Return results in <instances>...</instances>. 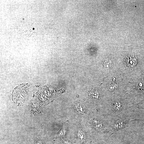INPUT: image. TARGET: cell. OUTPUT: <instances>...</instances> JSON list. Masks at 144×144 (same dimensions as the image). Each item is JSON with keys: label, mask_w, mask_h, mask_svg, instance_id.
Listing matches in <instances>:
<instances>
[{"label": "cell", "mask_w": 144, "mask_h": 144, "mask_svg": "<svg viewBox=\"0 0 144 144\" xmlns=\"http://www.w3.org/2000/svg\"><path fill=\"white\" fill-rule=\"evenodd\" d=\"M104 144L103 143H101V144Z\"/></svg>", "instance_id": "12"}, {"label": "cell", "mask_w": 144, "mask_h": 144, "mask_svg": "<svg viewBox=\"0 0 144 144\" xmlns=\"http://www.w3.org/2000/svg\"><path fill=\"white\" fill-rule=\"evenodd\" d=\"M125 124V121H120L113 124L112 127L115 130H118L124 128Z\"/></svg>", "instance_id": "5"}, {"label": "cell", "mask_w": 144, "mask_h": 144, "mask_svg": "<svg viewBox=\"0 0 144 144\" xmlns=\"http://www.w3.org/2000/svg\"><path fill=\"white\" fill-rule=\"evenodd\" d=\"M137 60L133 57L130 56L125 58L124 61V65L129 68H131L134 66L136 65Z\"/></svg>", "instance_id": "2"}, {"label": "cell", "mask_w": 144, "mask_h": 144, "mask_svg": "<svg viewBox=\"0 0 144 144\" xmlns=\"http://www.w3.org/2000/svg\"><path fill=\"white\" fill-rule=\"evenodd\" d=\"M66 130L65 127L63 126L62 129L58 133L57 136L59 137H62L65 136L66 133Z\"/></svg>", "instance_id": "9"}, {"label": "cell", "mask_w": 144, "mask_h": 144, "mask_svg": "<svg viewBox=\"0 0 144 144\" xmlns=\"http://www.w3.org/2000/svg\"><path fill=\"white\" fill-rule=\"evenodd\" d=\"M111 108V112L113 113H117L122 111L123 107L121 104L117 102L113 104Z\"/></svg>", "instance_id": "3"}, {"label": "cell", "mask_w": 144, "mask_h": 144, "mask_svg": "<svg viewBox=\"0 0 144 144\" xmlns=\"http://www.w3.org/2000/svg\"><path fill=\"white\" fill-rule=\"evenodd\" d=\"M74 106L77 111L79 113H83L85 112L84 109L80 104L76 103L75 104Z\"/></svg>", "instance_id": "8"}, {"label": "cell", "mask_w": 144, "mask_h": 144, "mask_svg": "<svg viewBox=\"0 0 144 144\" xmlns=\"http://www.w3.org/2000/svg\"><path fill=\"white\" fill-rule=\"evenodd\" d=\"M62 144H72L71 142L67 140L64 141Z\"/></svg>", "instance_id": "10"}, {"label": "cell", "mask_w": 144, "mask_h": 144, "mask_svg": "<svg viewBox=\"0 0 144 144\" xmlns=\"http://www.w3.org/2000/svg\"><path fill=\"white\" fill-rule=\"evenodd\" d=\"M29 86L27 85H21L15 89L14 92V96H17L16 97L17 99L16 100L18 102H21L24 101L25 99L24 97L27 94V89Z\"/></svg>", "instance_id": "1"}, {"label": "cell", "mask_w": 144, "mask_h": 144, "mask_svg": "<svg viewBox=\"0 0 144 144\" xmlns=\"http://www.w3.org/2000/svg\"><path fill=\"white\" fill-rule=\"evenodd\" d=\"M92 122L94 127L97 130H100L103 128L102 122L99 119L94 118L93 119Z\"/></svg>", "instance_id": "4"}, {"label": "cell", "mask_w": 144, "mask_h": 144, "mask_svg": "<svg viewBox=\"0 0 144 144\" xmlns=\"http://www.w3.org/2000/svg\"><path fill=\"white\" fill-rule=\"evenodd\" d=\"M89 96L91 99L94 100H97L99 99V94L98 92L95 90L91 91L89 94Z\"/></svg>", "instance_id": "6"}, {"label": "cell", "mask_w": 144, "mask_h": 144, "mask_svg": "<svg viewBox=\"0 0 144 144\" xmlns=\"http://www.w3.org/2000/svg\"><path fill=\"white\" fill-rule=\"evenodd\" d=\"M35 144H42V143L40 141L38 140L36 142Z\"/></svg>", "instance_id": "11"}, {"label": "cell", "mask_w": 144, "mask_h": 144, "mask_svg": "<svg viewBox=\"0 0 144 144\" xmlns=\"http://www.w3.org/2000/svg\"><path fill=\"white\" fill-rule=\"evenodd\" d=\"M77 135L79 139L81 142L84 141L85 139V135L83 131L81 130H79L78 132Z\"/></svg>", "instance_id": "7"}]
</instances>
